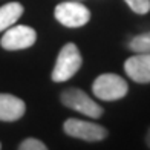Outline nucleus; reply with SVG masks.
Here are the masks:
<instances>
[{
	"label": "nucleus",
	"mask_w": 150,
	"mask_h": 150,
	"mask_svg": "<svg viewBox=\"0 0 150 150\" xmlns=\"http://www.w3.org/2000/svg\"><path fill=\"white\" fill-rule=\"evenodd\" d=\"M81 64H83V58H81L78 46L74 43H66L60 49L55 66L52 69V74H51L52 81L64 83V81L71 80L80 71Z\"/></svg>",
	"instance_id": "1"
},
{
	"label": "nucleus",
	"mask_w": 150,
	"mask_h": 150,
	"mask_svg": "<svg viewBox=\"0 0 150 150\" xmlns=\"http://www.w3.org/2000/svg\"><path fill=\"white\" fill-rule=\"evenodd\" d=\"M60 101L61 104L72 109L75 112H80L89 118H101L103 117V107H101L97 101H93L84 91L78 89V87H69L60 93Z\"/></svg>",
	"instance_id": "2"
},
{
	"label": "nucleus",
	"mask_w": 150,
	"mask_h": 150,
	"mask_svg": "<svg viewBox=\"0 0 150 150\" xmlns=\"http://www.w3.org/2000/svg\"><path fill=\"white\" fill-rule=\"evenodd\" d=\"M93 95L103 101H118L129 92L126 80L117 74H101L92 84Z\"/></svg>",
	"instance_id": "3"
},
{
	"label": "nucleus",
	"mask_w": 150,
	"mask_h": 150,
	"mask_svg": "<svg viewBox=\"0 0 150 150\" xmlns=\"http://www.w3.org/2000/svg\"><path fill=\"white\" fill-rule=\"evenodd\" d=\"M63 130H64L66 135H69L71 138L83 139V141H87V142L103 141L109 135L107 129L97 124V122L83 121V120H77V118L66 120L64 124H63Z\"/></svg>",
	"instance_id": "4"
},
{
	"label": "nucleus",
	"mask_w": 150,
	"mask_h": 150,
	"mask_svg": "<svg viewBox=\"0 0 150 150\" xmlns=\"http://www.w3.org/2000/svg\"><path fill=\"white\" fill-rule=\"evenodd\" d=\"M54 16L66 28H81L91 20V11L78 2H63L55 6Z\"/></svg>",
	"instance_id": "5"
},
{
	"label": "nucleus",
	"mask_w": 150,
	"mask_h": 150,
	"mask_svg": "<svg viewBox=\"0 0 150 150\" xmlns=\"http://www.w3.org/2000/svg\"><path fill=\"white\" fill-rule=\"evenodd\" d=\"M37 40V32L31 26L17 25L6 29L0 38V46L6 51H22L31 47Z\"/></svg>",
	"instance_id": "6"
},
{
	"label": "nucleus",
	"mask_w": 150,
	"mask_h": 150,
	"mask_svg": "<svg viewBox=\"0 0 150 150\" xmlns=\"http://www.w3.org/2000/svg\"><path fill=\"white\" fill-rule=\"evenodd\" d=\"M124 71L135 83H150V54H135L124 61Z\"/></svg>",
	"instance_id": "7"
},
{
	"label": "nucleus",
	"mask_w": 150,
	"mask_h": 150,
	"mask_svg": "<svg viewBox=\"0 0 150 150\" xmlns=\"http://www.w3.org/2000/svg\"><path fill=\"white\" fill-rule=\"evenodd\" d=\"M26 112V104L22 98L11 93H0V121L14 122Z\"/></svg>",
	"instance_id": "8"
},
{
	"label": "nucleus",
	"mask_w": 150,
	"mask_h": 150,
	"mask_svg": "<svg viewBox=\"0 0 150 150\" xmlns=\"http://www.w3.org/2000/svg\"><path fill=\"white\" fill-rule=\"evenodd\" d=\"M23 14V5L18 2L6 3L0 8V32L11 28Z\"/></svg>",
	"instance_id": "9"
},
{
	"label": "nucleus",
	"mask_w": 150,
	"mask_h": 150,
	"mask_svg": "<svg viewBox=\"0 0 150 150\" xmlns=\"http://www.w3.org/2000/svg\"><path fill=\"white\" fill-rule=\"evenodd\" d=\"M129 49L135 54H150V32L133 37L129 42Z\"/></svg>",
	"instance_id": "10"
},
{
	"label": "nucleus",
	"mask_w": 150,
	"mask_h": 150,
	"mask_svg": "<svg viewBox=\"0 0 150 150\" xmlns=\"http://www.w3.org/2000/svg\"><path fill=\"white\" fill-rule=\"evenodd\" d=\"M133 12L136 14H147L150 11V0H124Z\"/></svg>",
	"instance_id": "11"
},
{
	"label": "nucleus",
	"mask_w": 150,
	"mask_h": 150,
	"mask_svg": "<svg viewBox=\"0 0 150 150\" xmlns=\"http://www.w3.org/2000/svg\"><path fill=\"white\" fill-rule=\"evenodd\" d=\"M18 150H47L46 144L37 138H26L20 142Z\"/></svg>",
	"instance_id": "12"
},
{
	"label": "nucleus",
	"mask_w": 150,
	"mask_h": 150,
	"mask_svg": "<svg viewBox=\"0 0 150 150\" xmlns=\"http://www.w3.org/2000/svg\"><path fill=\"white\" fill-rule=\"evenodd\" d=\"M146 142H147V146H149V149H150V127H149L147 135H146Z\"/></svg>",
	"instance_id": "13"
},
{
	"label": "nucleus",
	"mask_w": 150,
	"mask_h": 150,
	"mask_svg": "<svg viewBox=\"0 0 150 150\" xmlns=\"http://www.w3.org/2000/svg\"><path fill=\"white\" fill-rule=\"evenodd\" d=\"M0 150H2V144H0Z\"/></svg>",
	"instance_id": "14"
}]
</instances>
